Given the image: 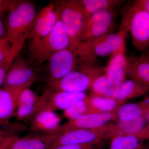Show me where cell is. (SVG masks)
Wrapping results in <instances>:
<instances>
[{
    "label": "cell",
    "instance_id": "3",
    "mask_svg": "<svg viewBox=\"0 0 149 149\" xmlns=\"http://www.w3.org/2000/svg\"><path fill=\"white\" fill-rule=\"evenodd\" d=\"M70 45V38L58 13L57 21L50 34L38 42L28 45L29 62L40 67L56 53L69 48Z\"/></svg>",
    "mask_w": 149,
    "mask_h": 149
},
{
    "label": "cell",
    "instance_id": "16",
    "mask_svg": "<svg viewBox=\"0 0 149 149\" xmlns=\"http://www.w3.org/2000/svg\"><path fill=\"white\" fill-rule=\"evenodd\" d=\"M61 118L53 111L43 110L32 118L29 127L30 133H48L60 125Z\"/></svg>",
    "mask_w": 149,
    "mask_h": 149
},
{
    "label": "cell",
    "instance_id": "21",
    "mask_svg": "<svg viewBox=\"0 0 149 149\" xmlns=\"http://www.w3.org/2000/svg\"><path fill=\"white\" fill-rule=\"evenodd\" d=\"M146 106L145 100L137 103L123 104L117 109V120L127 122L143 117Z\"/></svg>",
    "mask_w": 149,
    "mask_h": 149
},
{
    "label": "cell",
    "instance_id": "23",
    "mask_svg": "<svg viewBox=\"0 0 149 149\" xmlns=\"http://www.w3.org/2000/svg\"><path fill=\"white\" fill-rule=\"evenodd\" d=\"M109 149H139L144 141L137 134H121L112 138Z\"/></svg>",
    "mask_w": 149,
    "mask_h": 149
},
{
    "label": "cell",
    "instance_id": "27",
    "mask_svg": "<svg viewBox=\"0 0 149 149\" xmlns=\"http://www.w3.org/2000/svg\"><path fill=\"white\" fill-rule=\"evenodd\" d=\"M17 56L6 38L0 37V65H11Z\"/></svg>",
    "mask_w": 149,
    "mask_h": 149
},
{
    "label": "cell",
    "instance_id": "15",
    "mask_svg": "<svg viewBox=\"0 0 149 149\" xmlns=\"http://www.w3.org/2000/svg\"><path fill=\"white\" fill-rule=\"evenodd\" d=\"M126 76L149 88V60L144 54L126 58Z\"/></svg>",
    "mask_w": 149,
    "mask_h": 149
},
{
    "label": "cell",
    "instance_id": "2",
    "mask_svg": "<svg viewBox=\"0 0 149 149\" xmlns=\"http://www.w3.org/2000/svg\"><path fill=\"white\" fill-rule=\"evenodd\" d=\"M128 32L119 29L116 33H109L91 40L80 43L75 49L81 58L90 64L95 63L99 57L111 56L125 51V39Z\"/></svg>",
    "mask_w": 149,
    "mask_h": 149
},
{
    "label": "cell",
    "instance_id": "24",
    "mask_svg": "<svg viewBox=\"0 0 149 149\" xmlns=\"http://www.w3.org/2000/svg\"><path fill=\"white\" fill-rule=\"evenodd\" d=\"M86 15L89 17L93 13L105 9H111L120 5L123 1L117 0H80Z\"/></svg>",
    "mask_w": 149,
    "mask_h": 149
},
{
    "label": "cell",
    "instance_id": "17",
    "mask_svg": "<svg viewBox=\"0 0 149 149\" xmlns=\"http://www.w3.org/2000/svg\"><path fill=\"white\" fill-rule=\"evenodd\" d=\"M127 60L124 52L116 54L111 57L105 67V74L118 87L125 80Z\"/></svg>",
    "mask_w": 149,
    "mask_h": 149
},
{
    "label": "cell",
    "instance_id": "26",
    "mask_svg": "<svg viewBox=\"0 0 149 149\" xmlns=\"http://www.w3.org/2000/svg\"><path fill=\"white\" fill-rule=\"evenodd\" d=\"M11 91L15 98L16 108L19 106L36 104L40 99V96L29 88H20Z\"/></svg>",
    "mask_w": 149,
    "mask_h": 149
},
{
    "label": "cell",
    "instance_id": "19",
    "mask_svg": "<svg viewBox=\"0 0 149 149\" xmlns=\"http://www.w3.org/2000/svg\"><path fill=\"white\" fill-rule=\"evenodd\" d=\"M16 105L12 91L3 88L0 89V126L7 125L15 116Z\"/></svg>",
    "mask_w": 149,
    "mask_h": 149
},
{
    "label": "cell",
    "instance_id": "5",
    "mask_svg": "<svg viewBox=\"0 0 149 149\" xmlns=\"http://www.w3.org/2000/svg\"><path fill=\"white\" fill-rule=\"evenodd\" d=\"M54 3L56 10L70 38L71 45L70 47H76L80 43L88 17L81 1H58Z\"/></svg>",
    "mask_w": 149,
    "mask_h": 149
},
{
    "label": "cell",
    "instance_id": "37",
    "mask_svg": "<svg viewBox=\"0 0 149 149\" xmlns=\"http://www.w3.org/2000/svg\"><path fill=\"white\" fill-rule=\"evenodd\" d=\"M102 142L96 145L95 146H94V147H93V148H91L90 149H102Z\"/></svg>",
    "mask_w": 149,
    "mask_h": 149
},
{
    "label": "cell",
    "instance_id": "35",
    "mask_svg": "<svg viewBox=\"0 0 149 149\" xmlns=\"http://www.w3.org/2000/svg\"><path fill=\"white\" fill-rule=\"evenodd\" d=\"M146 102V106L143 117L147 121L148 124H149V97L145 100Z\"/></svg>",
    "mask_w": 149,
    "mask_h": 149
},
{
    "label": "cell",
    "instance_id": "39",
    "mask_svg": "<svg viewBox=\"0 0 149 149\" xmlns=\"http://www.w3.org/2000/svg\"><path fill=\"white\" fill-rule=\"evenodd\" d=\"M139 149H148V148H147L145 146H143L141 148H140Z\"/></svg>",
    "mask_w": 149,
    "mask_h": 149
},
{
    "label": "cell",
    "instance_id": "8",
    "mask_svg": "<svg viewBox=\"0 0 149 149\" xmlns=\"http://www.w3.org/2000/svg\"><path fill=\"white\" fill-rule=\"evenodd\" d=\"M48 82L58 80L84 65L75 48H68L56 53L48 61Z\"/></svg>",
    "mask_w": 149,
    "mask_h": 149
},
{
    "label": "cell",
    "instance_id": "36",
    "mask_svg": "<svg viewBox=\"0 0 149 149\" xmlns=\"http://www.w3.org/2000/svg\"><path fill=\"white\" fill-rule=\"evenodd\" d=\"M6 35V32L5 27L1 19L0 16V37L1 38H5Z\"/></svg>",
    "mask_w": 149,
    "mask_h": 149
},
{
    "label": "cell",
    "instance_id": "22",
    "mask_svg": "<svg viewBox=\"0 0 149 149\" xmlns=\"http://www.w3.org/2000/svg\"><path fill=\"white\" fill-rule=\"evenodd\" d=\"M117 87L110 79L103 74L94 82L91 88L90 97L112 98Z\"/></svg>",
    "mask_w": 149,
    "mask_h": 149
},
{
    "label": "cell",
    "instance_id": "28",
    "mask_svg": "<svg viewBox=\"0 0 149 149\" xmlns=\"http://www.w3.org/2000/svg\"><path fill=\"white\" fill-rule=\"evenodd\" d=\"M88 99L74 104L73 105L65 110L64 116L69 120L77 118L82 115L87 113Z\"/></svg>",
    "mask_w": 149,
    "mask_h": 149
},
{
    "label": "cell",
    "instance_id": "34",
    "mask_svg": "<svg viewBox=\"0 0 149 149\" xmlns=\"http://www.w3.org/2000/svg\"><path fill=\"white\" fill-rule=\"evenodd\" d=\"M18 138L17 136H13L7 138L0 146V149H8L11 144Z\"/></svg>",
    "mask_w": 149,
    "mask_h": 149
},
{
    "label": "cell",
    "instance_id": "14",
    "mask_svg": "<svg viewBox=\"0 0 149 149\" xmlns=\"http://www.w3.org/2000/svg\"><path fill=\"white\" fill-rule=\"evenodd\" d=\"M60 134L36 133L17 138L8 149H48L60 136Z\"/></svg>",
    "mask_w": 149,
    "mask_h": 149
},
{
    "label": "cell",
    "instance_id": "4",
    "mask_svg": "<svg viewBox=\"0 0 149 149\" xmlns=\"http://www.w3.org/2000/svg\"><path fill=\"white\" fill-rule=\"evenodd\" d=\"M125 8L120 29L130 32L134 48L146 53L149 51V15L133 1Z\"/></svg>",
    "mask_w": 149,
    "mask_h": 149
},
{
    "label": "cell",
    "instance_id": "6",
    "mask_svg": "<svg viewBox=\"0 0 149 149\" xmlns=\"http://www.w3.org/2000/svg\"><path fill=\"white\" fill-rule=\"evenodd\" d=\"M105 67L86 65L71 71L65 76L48 82V88L54 91L84 93L92 87L99 77L105 74Z\"/></svg>",
    "mask_w": 149,
    "mask_h": 149
},
{
    "label": "cell",
    "instance_id": "1",
    "mask_svg": "<svg viewBox=\"0 0 149 149\" xmlns=\"http://www.w3.org/2000/svg\"><path fill=\"white\" fill-rule=\"evenodd\" d=\"M32 2L22 1L9 13L6 38L18 55L28 39L37 16Z\"/></svg>",
    "mask_w": 149,
    "mask_h": 149
},
{
    "label": "cell",
    "instance_id": "31",
    "mask_svg": "<svg viewBox=\"0 0 149 149\" xmlns=\"http://www.w3.org/2000/svg\"><path fill=\"white\" fill-rule=\"evenodd\" d=\"M103 141L94 142L90 143L82 144V145H65L56 147L53 149H90L96 145L101 143Z\"/></svg>",
    "mask_w": 149,
    "mask_h": 149
},
{
    "label": "cell",
    "instance_id": "29",
    "mask_svg": "<svg viewBox=\"0 0 149 149\" xmlns=\"http://www.w3.org/2000/svg\"><path fill=\"white\" fill-rule=\"evenodd\" d=\"M3 128H0V146L3 143L7 138L11 136H17V133L24 130L25 127L20 123H10L6 125H2Z\"/></svg>",
    "mask_w": 149,
    "mask_h": 149
},
{
    "label": "cell",
    "instance_id": "25",
    "mask_svg": "<svg viewBox=\"0 0 149 149\" xmlns=\"http://www.w3.org/2000/svg\"><path fill=\"white\" fill-rule=\"evenodd\" d=\"M148 124L143 117L127 122L116 124L113 137L121 134H135L143 130Z\"/></svg>",
    "mask_w": 149,
    "mask_h": 149
},
{
    "label": "cell",
    "instance_id": "32",
    "mask_svg": "<svg viewBox=\"0 0 149 149\" xmlns=\"http://www.w3.org/2000/svg\"><path fill=\"white\" fill-rule=\"evenodd\" d=\"M133 2L139 7L149 15V0H137Z\"/></svg>",
    "mask_w": 149,
    "mask_h": 149
},
{
    "label": "cell",
    "instance_id": "12",
    "mask_svg": "<svg viewBox=\"0 0 149 149\" xmlns=\"http://www.w3.org/2000/svg\"><path fill=\"white\" fill-rule=\"evenodd\" d=\"M116 110L103 113H88L69 120L60 125L49 133H61L79 129H94L101 127L112 120H117Z\"/></svg>",
    "mask_w": 149,
    "mask_h": 149
},
{
    "label": "cell",
    "instance_id": "11",
    "mask_svg": "<svg viewBox=\"0 0 149 149\" xmlns=\"http://www.w3.org/2000/svg\"><path fill=\"white\" fill-rule=\"evenodd\" d=\"M88 98L84 93L54 91L48 88L40 96L38 112L43 110L53 111L57 110H65Z\"/></svg>",
    "mask_w": 149,
    "mask_h": 149
},
{
    "label": "cell",
    "instance_id": "10",
    "mask_svg": "<svg viewBox=\"0 0 149 149\" xmlns=\"http://www.w3.org/2000/svg\"><path fill=\"white\" fill-rule=\"evenodd\" d=\"M114 10L111 9L100 10L90 15L85 22L79 44L111 33L114 26Z\"/></svg>",
    "mask_w": 149,
    "mask_h": 149
},
{
    "label": "cell",
    "instance_id": "7",
    "mask_svg": "<svg viewBox=\"0 0 149 149\" xmlns=\"http://www.w3.org/2000/svg\"><path fill=\"white\" fill-rule=\"evenodd\" d=\"M115 125L109 122L98 128L73 130L60 134L58 139L48 149L65 145H82L111 139Z\"/></svg>",
    "mask_w": 149,
    "mask_h": 149
},
{
    "label": "cell",
    "instance_id": "9",
    "mask_svg": "<svg viewBox=\"0 0 149 149\" xmlns=\"http://www.w3.org/2000/svg\"><path fill=\"white\" fill-rule=\"evenodd\" d=\"M19 55L10 66L3 84L4 88L10 91L29 88L38 78L29 61Z\"/></svg>",
    "mask_w": 149,
    "mask_h": 149
},
{
    "label": "cell",
    "instance_id": "30",
    "mask_svg": "<svg viewBox=\"0 0 149 149\" xmlns=\"http://www.w3.org/2000/svg\"><path fill=\"white\" fill-rule=\"evenodd\" d=\"M19 0H0V16L7 12H10L21 2Z\"/></svg>",
    "mask_w": 149,
    "mask_h": 149
},
{
    "label": "cell",
    "instance_id": "13",
    "mask_svg": "<svg viewBox=\"0 0 149 149\" xmlns=\"http://www.w3.org/2000/svg\"><path fill=\"white\" fill-rule=\"evenodd\" d=\"M58 13L54 2L51 3L37 14L28 38L29 45H33L48 36L55 26Z\"/></svg>",
    "mask_w": 149,
    "mask_h": 149
},
{
    "label": "cell",
    "instance_id": "38",
    "mask_svg": "<svg viewBox=\"0 0 149 149\" xmlns=\"http://www.w3.org/2000/svg\"><path fill=\"white\" fill-rule=\"evenodd\" d=\"M144 54L145 55V56H146L147 58L149 60V51L148 52Z\"/></svg>",
    "mask_w": 149,
    "mask_h": 149
},
{
    "label": "cell",
    "instance_id": "33",
    "mask_svg": "<svg viewBox=\"0 0 149 149\" xmlns=\"http://www.w3.org/2000/svg\"><path fill=\"white\" fill-rule=\"evenodd\" d=\"M10 65L8 64L0 65V87L3 84L6 74Z\"/></svg>",
    "mask_w": 149,
    "mask_h": 149
},
{
    "label": "cell",
    "instance_id": "20",
    "mask_svg": "<svg viewBox=\"0 0 149 149\" xmlns=\"http://www.w3.org/2000/svg\"><path fill=\"white\" fill-rule=\"evenodd\" d=\"M126 101L118 100L113 98L89 97L87 113H103L116 110Z\"/></svg>",
    "mask_w": 149,
    "mask_h": 149
},
{
    "label": "cell",
    "instance_id": "18",
    "mask_svg": "<svg viewBox=\"0 0 149 149\" xmlns=\"http://www.w3.org/2000/svg\"><path fill=\"white\" fill-rule=\"evenodd\" d=\"M149 88L138 81L130 79L125 80L116 88L112 98L120 101H127L145 95Z\"/></svg>",
    "mask_w": 149,
    "mask_h": 149
}]
</instances>
